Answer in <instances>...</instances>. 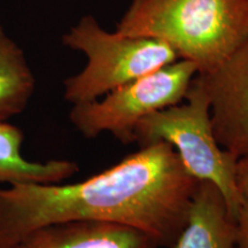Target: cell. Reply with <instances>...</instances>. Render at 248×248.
<instances>
[{"instance_id": "obj_1", "label": "cell", "mask_w": 248, "mask_h": 248, "mask_svg": "<svg viewBox=\"0 0 248 248\" xmlns=\"http://www.w3.org/2000/svg\"><path fill=\"white\" fill-rule=\"evenodd\" d=\"M198 184L169 144L155 142L83 182L0 187V248H16L37 229L69 221L131 226L172 247Z\"/></svg>"}, {"instance_id": "obj_2", "label": "cell", "mask_w": 248, "mask_h": 248, "mask_svg": "<svg viewBox=\"0 0 248 248\" xmlns=\"http://www.w3.org/2000/svg\"><path fill=\"white\" fill-rule=\"evenodd\" d=\"M116 32L161 40L208 73L248 40V0H132Z\"/></svg>"}, {"instance_id": "obj_3", "label": "cell", "mask_w": 248, "mask_h": 248, "mask_svg": "<svg viewBox=\"0 0 248 248\" xmlns=\"http://www.w3.org/2000/svg\"><path fill=\"white\" fill-rule=\"evenodd\" d=\"M141 146L166 142L173 148L192 177L215 185L229 212L237 217L243 199L237 186L238 160L218 144L213 131L208 95L195 75L184 100L155 111L136 126Z\"/></svg>"}, {"instance_id": "obj_4", "label": "cell", "mask_w": 248, "mask_h": 248, "mask_svg": "<svg viewBox=\"0 0 248 248\" xmlns=\"http://www.w3.org/2000/svg\"><path fill=\"white\" fill-rule=\"evenodd\" d=\"M64 46L85 54L88 62L64 80L63 95L73 105L97 100L111 90L179 60L161 40L104 30L85 15L62 37Z\"/></svg>"}, {"instance_id": "obj_5", "label": "cell", "mask_w": 248, "mask_h": 248, "mask_svg": "<svg viewBox=\"0 0 248 248\" xmlns=\"http://www.w3.org/2000/svg\"><path fill=\"white\" fill-rule=\"evenodd\" d=\"M197 74L192 62L179 59L111 90L102 99L73 105L69 120L86 138L110 133L124 144L133 142L139 122L184 100Z\"/></svg>"}, {"instance_id": "obj_6", "label": "cell", "mask_w": 248, "mask_h": 248, "mask_svg": "<svg viewBox=\"0 0 248 248\" xmlns=\"http://www.w3.org/2000/svg\"><path fill=\"white\" fill-rule=\"evenodd\" d=\"M197 76L208 95L217 142L237 159L248 156V40L215 69Z\"/></svg>"}, {"instance_id": "obj_7", "label": "cell", "mask_w": 248, "mask_h": 248, "mask_svg": "<svg viewBox=\"0 0 248 248\" xmlns=\"http://www.w3.org/2000/svg\"><path fill=\"white\" fill-rule=\"evenodd\" d=\"M138 229L100 221H69L32 231L16 248H159Z\"/></svg>"}, {"instance_id": "obj_8", "label": "cell", "mask_w": 248, "mask_h": 248, "mask_svg": "<svg viewBox=\"0 0 248 248\" xmlns=\"http://www.w3.org/2000/svg\"><path fill=\"white\" fill-rule=\"evenodd\" d=\"M171 248H237L235 218L215 185L199 182L184 228Z\"/></svg>"}, {"instance_id": "obj_9", "label": "cell", "mask_w": 248, "mask_h": 248, "mask_svg": "<svg viewBox=\"0 0 248 248\" xmlns=\"http://www.w3.org/2000/svg\"><path fill=\"white\" fill-rule=\"evenodd\" d=\"M23 131L8 122H0V183L58 184L78 171V166L68 160L33 162L22 155Z\"/></svg>"}, {"instance_id": "obj_10", "label": "cell", "mask_w": 248, "mask_h": 248, "mask_svg": "<svg viewBox=\"0 0 248 248\" xmlns=\"http://www.w3.org/2000/svg\"><path fill=\"white\" fill-rule=\"evenodd\" d=\"M35 88V76L22 48L0 26V122L22 113Z\"/></svg>"}, {"instance_id": "obj_11", "label": "cell", "mask_w": 248, "mask_h": 248, "mask_svg": "<svg viewBox=\"0 0 248 248\" xmlns=\"http://www.w3.org/2000/svg\"><path fill=\"white\" fill-rule=\"evenodd\" d=\"M237 248H248V203L243 202L235 217Z\"/></svg>"}, {"instance_id": "obj_12", "label": "cell", "mask_w": 248, "mask_h": 248, "mask_svg": "<svg viewBox=\"0 0 248 248\" xmlns=\"http://www.w3.org/2000/svg\"><path fill=\"white\" fill-rule=\"evenodd\" d=\"M237 186L243 202L248 203V156L237 162Z\"/></svg>"}]
</instances>
